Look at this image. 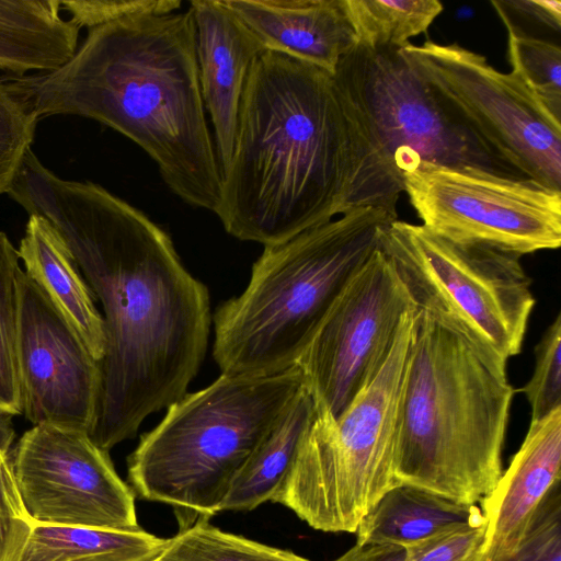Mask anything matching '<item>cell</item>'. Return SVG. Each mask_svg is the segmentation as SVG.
<instances>
[{
  "mask_svg": "<svg viewBox=\"0 0 561 561\" xmlns=\"http://www.w3.org/2000/svg\"><path fill=\"white\" fill-rule=\"evenodd\" d=\"M8 195L58 230L101 302L105 351L89 435L110 451L186 393L207 350L208 289L142 211L93 182L57 176L32 149Z\"/></svg>",
  "mask_w": 561,
  "mask_h": 561,
  "instance_id": "1",
  "label": "cell"
},
{
  "mask_svg": "<svg viewBox=\"0 0 561 561\" xmlns=\"http://www.w3.org/2000/svg\"><path fill=\"white\" fill-rule=\"evenodd\" d=\"M37 119L77 115L137 144L183 202L216 214L221 168L206 122L191 9L89 30L72 58L7 79Z\"/></svg>",
  "mask_w": 561,
  "mask_h": 561,
  "instance_id": "2",
  "label": "cell"
},
{
  "mask_svg": "<svg viewBox=\"0 0 561 561\" xmlns=\"http://www.w3.org/2000/svg\"><path fill=\"white\" fill-rule=\"evenodd\" d=\"M347 129L333 77L265 50L251 71L216 215L270 247L341 215Z\"/></svg>",
  "mask_w": 561,
  "mask_h": 561,
  "instance_id": "3",
  "label": "cell"
},
{
  "mask_svg": "<svg viewBox=\"0 0 561 561\" xmlns=\"http://www.w3.org/2000/svg\"><path fill=\"white\" fill-rule=\"evenodd\" d=\"M514 392L506 369L415 309L401 405L398 483L480 505L503 472Z\"/></svg>",
  "mask_w": 561,
  "mask_h": 561,
  "instance_id": "4",
  "label": "cell"
},
{
  "mask_svg": "<svg viewBox=\"0 0 561 561\" xmlns=\"http://www.w3.org/2000/svg\"><path fill=\"white\" fill-rule=\"evenodd\" d=\"M332 77L347 129L341 215L358 207L397 215L404 175L422 162L527 179L413 72L399 49L357 44Z\"/></svg>",
  "mask_w": 561,
  "mask_h": 561,
  "instance_id": "5",
  "label": "cell"
},
{
  "mask_svg": "<svg viewBox=\"0 0 561 561\" xmlns=\"http://www.w3.org/2000/svg\"><path fill=\"white\" fill-rule=\"evenodd\" d=\"M397 219L380 208H353L264 247L245 289L214 314L213 355L221 374L267 376L296 366L336 296Z\"/></svg>",
  "mask_w": 561,
  "mask_h": 561,
  "instance_id": "6",
  "label": "cell"
},
{
  "mask_svg": "<svg viewBox=\"0 0 561 561\" xmlns=\"http://www.w3.org/2000/svg\"><path fill=\"white\" fill-rule=\"evenodd\" d=\"M304 387L296 365L267 376L221 374L185 393L127 459L139 497L171 505L180 528L222 511L238 472Z\"/></svg>",
  "mask_w": 561,
  "mask_h": 561,
  "instance_id": "7",
  "label": "cell"
},
{
  "mask_svg": "<svg viewBox=\"0 0 561 561\" xmlns=\"http://www.w3.org/2000/svg\"><path fill=\"white\" fill-rule=\"evenodd\" d=\"M415 307L373 381L334 421L321 407L272 502L325 533H354L396 479Z\"/></svg>",
  "mask_w": 561,
  "mask_h": 561,
  "instance_id": "8",
  "label": "cell"
},
{
  "mask_svg": "<svg viewBox=\"0 0 561 561\" xmlns=\"http://www.w3.org/2000/svg\"><path fill=\"white\" fill-rule=\"evenodd\" d=\"M379 249L416 310L459 334L496 367L506 369L520 353L536 304L520 256L459 244L398 219L382 232Z\"/></svg>",
  "mask_w": 561,
  "mask_h": 561,
  "instance_id": "9",
  "label": "cell"
},
{
  "mask_svg": "<svg viewBox=\"0 0 561 561\" xmlns=\"http://www.w3.org/2000/svg\"><path fill=\"white\" fill-rule=\"evenodd\" d=\"M399 54L496 154L525 178L561 191V123L512 72L458 44L425 41Z\"/></svg>",
  "mask_w": 561,
  "mask_h": 561,
  "instance_id": "10",
  "label": "cell"
},
{
  "mask_svg": "<svg viewBox=\"0 0 561 561\" xmlns=\"http://www.w3.org/2000/svg\"><path fill=\"white\" fill-rule=\"evenodd\" d=\"M403 184L422 226L449 241L518 256L561 244V191L531 179L422 162Z\"/></svg>",
  "mask_w": 561,
  "mask_h": 561,
  "instance_id": "11",
  "label": "cell"
},
{
  "mask_svg": "<svg viewBox=\"0 0 561 561\" xmlns=\"http://www.w3.org/2000/svg\"><path fill=\"white\" fill-rule=\"evenodd\" d=\"M412 308L378 248L336 296L297 363L304 386L334 421L380 371Z\"/></svg>",
  "mask_w": 561,
  "mask_h": 561,
  "instance_id": "12",
  "label": "cell"
},
{
  "mask_svg": "<svg viewBox=\"0 0 561 561\" xmlns=\"http://www.w3.org/2000/svg\"><path fill=\"white\" fill-rule=\"evenodd\" d=\"M108 453L82 431L43 424L24 432L13 447V466L32 522L139 529L135 493Z\"/></svg>",
  "mask_w": 561,
  "mask_h": 561,
  "instance_id": "13",
  "label": "cell"
},
{
  "mask_svg": "<svg viewBox=\"0 0 561 561\" xmlns=\"http://www.w3.org/2000/svg\"><path fill=\"white\" fill-rule=\"evenodd\" d=\"M22 414L33 425L90 434L99 392V362L38 285L25 274L16 339Z\"/></svg>",
  "mask_w": 561,
  "mask_h": 561,
  "instance_id": "14",
  "label": "cell"
},
{
  "mask_svg": "<svg viewBox=\"0 0 561 561\" xmlns=\"http://www.w3.org/2000/svg\"><path fill=\"white\" fill-rule=\"evenodd\" d=\"M196 32L201 93L222 172L233 153L243 94L257 58L266 50L224 0L190 2Z\"/></svg>",
  "mask_w": 561,
  "mask_h": 561,
  "instance_id": "15",
  "label": "cell"
},
{
  "mask_svg": "<svg viewBox=\"0 0 561 561\" xmlns=\"http://www.w3.org/2000/svg\"><path fill=\"white\" fill-rule=\"evenodd\" d=\"M561 408L530 421L510 467L480 504L486 519L483 561L511 553L549 491L560 482Z\"/></svg>",
  "mask_w": 561,
  "mask_h": 561,
  "instance_id": "16",
  "label": "cell"
},
{
  "mask_svg": "<svg viewBox=\"0 0 561 561\" xmlns=\"http://www.w3.org/2000/svg\"><path fill=\"white\" fill-rule=\"evenodd\" d=\"M266 50L331 76L357 45L345 0H224Z\"/></svg>",
  "mask_w": 561,
  "mask_h": 561,
  "instance_id": "17",
  "label": "cell"
},
{
  "mask_svg": "<svg viewBox=\"0 0 561 561\" xmlns=\"http://www.w3.org/2000/svg\"><path fill=\"white\" fill-rule=\"evenodd\" d=\"M18 252L25 274L38 285L100 362L105 351L102 313L65 239L46 218L28 215Z\"/></svg>",
  "mask_w": 561,
  "mask_h": 561,
  "instance_id": "18",
  "label": "cell"
},
{
  "mask_svg": "<svg viewBox=\"0 0 561 561\" xmlns=\"http://www.w3.org/2000/svg\"><path fill=\"white\" fill-rule=\"evenodd\" d=\"M485 523L478 504L399 483L388 490L359 523L356 543L408 548L454 528Z\"/></svg>",
  "mask_w": 561,
  "mask_h": 561,
  "instance_id": "19",
  "label": "cell"
},
{
  "mask_svg": "<svg viewBox=\"0 0 561 561\" xmlns=\"http://www.w3.org/2000/svg\"><path fill=\"white\" fill-rule=\"evenodd\" d=\"M61 11L60 0H1L0 69L23 77L68 62L78 49L80 28Z\"/></svg>",
  "mask_w": 561,
  "mask_h": 561,
  "instance_id": "20",
  "label": "cell"
},
{
  "mask_svg": "<svg viewBox=\"0 0 561 561\" xmlns=\"http://www.w3.org/2000/svg\"><path fill=\"white\" fill-rule=\"evenodd\" d=\"M316 415L317 403L304 386L238 472L222 511H252L273 501Z\"/></svg>",
  "mask_w": 561,
  "mask_h": 561,
  "instance_id": "21",
  "label": "cell"
},
{
  "mask_svg": "<svg viewBox=\"0 0 561 561\" xmlns=\"http://www.w3.org/2000/svg\"><path fill=\"white\" fill-rule=\"evenodd\" d=\"M165 539L139 528L107 530L34 523L16 561H152Z\"/></svg>",
  "mask_w": 561,
  "mask_h": 561,
  "instance_id": "22",
  "label": "cell"
},
{
  "mask_svg": "<svg viewBox=\"0 0 561 561\" xmlns=\"http://www.w3.org/2000/svg\"><path fill=\"white\" fill-rule=\"evenodd\" d=\"M345 4L357 44L373 49L409 45L444 9L437 0H345Z\"/></svg>",
  "mask_w": 561,
  "mask_h": 561,
  "instance_id": "23",
  "label": "cell"
},
{
  "mask_svg": "<svg viewBox=\"0 0 561 561\" xmlns=\"http://www.w3.org/2000/svg\"><path fill=\"white\" fill-rule=\"evenodd\" d=\"M152 561H309L293 551L267 546L199 519L165 539Z\"/></svg>",
  "mask_w": 561,
  "mask_h": 561,
  "instance_id": "24",
  "label": "cell"
},
{
  "mask_svg": "<svg viewBox=\"0 0 561 561\" xmlns=\"http://www.w3.org/2000/svg\"><path fill=\"white\" fill-rule=\"evenodd\" d=\"M508 35L512 73L534 100L561 123V49L558 45L517 31L500 1L491 2Z\"/></svg>",
  "mask_w": 561,
  "mask_h": 561,
  "instance_id": "25",
  "label": "cell"
},
{
  "mask_svg": "<svg viewBox=\"0 0 561 561\" xmlns=\"http://www.w3.org/2000/svg\"><path fill=\"white\" fill-rule=\"evenodd\" d=\"M24 270L18 249L0 231V413L22 414L16 339Z\"/></svg>",
  "mask_w": 561,
  "mask_h": 561,
  "instance_id": "26",
  "label": "cell"
},
{
  "mask_svg": "<svg viewBox=\"0 0 561 561\" xmlns=\"http://www.w3.org/2000/svg\"><path fill=\"white\" fill-rule=\"evenodd\" d=\"M11 419L0 413V561H16L33 525L16 484Z\"/></svg>",
  "mask_w": 561,
  "mask_h": 561,
  "instance_id": "27",
  "label": "cell"
},
{
  "mask_svg": "<svg viewBox=\"0 0 561 561\" xmlns=\"http://www.w3.org/2000/svg\"><path fill=\"white\" fill-rule=\"evenodd\" d=\"M37 122L9 81L0 79V195L12 187Z\"/></svg>",
  "mask_w": 561,
  "mask_h": 561,
  "instance_id": "28",
  "label": "cell"
},
{
  "mask_svg": "<svg viewBox=\"0 0 561 561\" xmlns=\"http://www.w3.org/2000/svg\"><path fill=\"white\" fill-rule=\"evenodd\" d=\"M536 421L561 408V316L546 329L535 346V367L530 379L519 389Z\"/></svg>",
  "mask_w": 561,
  "mask_h": 561,
  "instance_id": "29",
  "label": "cell"
},
{
  "mask_svg": "<svg viewBox=\"0 0 561 561\" xmlns=\"http://www.w3.org/2000/svg\"><path fill=\"white\" fill-rule=\"evenodd\" d=\"M497 561H561L560 482L543 499L516 548Z\"/></svg>",
  "mask_w": 561,
  "mask_h": 561,
  "instance_id": "30",
  "label": "cell"
},
{
  "mask_svg": "<svg viewBox=\"0 0 561 561\" xmlns=\"http://www.w3.org/2000/svg\"><path fill=\"white\" fill-rule=\"evenodd\" d=\"M61 10L80 30H88L134 15L168 14L182 7L176 0H60Z\"/></svg>",
  "mask_w": 561,
  "mask_h": 561,
  "instance_id": "31",
  "label": "cell"
},
{
  "mask_svg": "<svg viewBox=\"0 0 561 561\" xmlns=\"http://www.w3.org/2000/svg\"><path fill=\"white\" fill-rule=\"evenodd\" d=\"M486 523L462 526L405 548L403 561H483Z\"/></svg>",
  "mask_w": 561,
  "mask_h": 561,
  "instance_id": "32",
  "label": "cell"
},
{
  "mask_svg": "<svg viewBox=\"0 0 561 561\" xmlns=\"http://www.w3.org/2000/svg\"><path fill=\"white\" fill-rule=\"evenodd\" d=\"M502 2L504 5L511 7L526 16H530L558 32L560 31L561 2L558 0H517Z\"/></svg>",
  "mask_w": 561,
  "mask_h": 561,
  "instance_id": "33",
  "label": "cell"
},
{
  "mask_svg": "<svg viewBox=\"0 0 561 561\" xmlns=\"http://www.w3.org/2000/svg\"><path fill=\"white\" fill-rule=\"evenodd\" d=\"M405 553L400 546L356 543L334 561H403Z\"/></svg>",
  "mask_w": 561,
  "mask_h": 561,
  "instance_id": "34",
  "label": "cell"
}]
</instances>
